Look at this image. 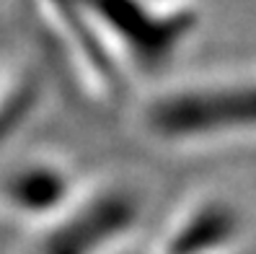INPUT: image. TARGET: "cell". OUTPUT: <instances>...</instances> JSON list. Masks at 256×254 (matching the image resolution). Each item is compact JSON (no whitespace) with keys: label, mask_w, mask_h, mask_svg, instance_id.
<instances>
[{"label":"cell","mask_w":256,"mask_h":254,"mask_svg":"<svg viewBox=\"0 0 256 254\" xmlns=\"http://www.w3.org/2000/svg\"><path fill=\"white\" fill-rule=\"evenodd\" d=\"M34 6L54 37L80 32L88 42L101 29V55L122 57L130 70L158 68L194 24L189 0H34Z\"/></svg>","instance_id":"1"},{"label":"cell","mask_w":256,"mask_h":254,"mask_svg":"<svg viewBox=\"0 0 256 254\" xmlns=\"http://www.w3.org/2000/svg\"><path fill=\"white\" fill-rule=\"evenodd\" d=\"M145 132L171 148L256 140V76H207L158 91L142 109Z\"/></svg>","instance_id":"2"},{"label":"cell","mask_w":256,"mask_h":254,"mask_svg":"<svg viewBox=\"0 0 256 254\" xmlns=\"http://www.w3.org/2000/svg\"><path fill=\"white\" fill-rule=\"evenodd\" d=\"M70 176L52 166V163H42L39 169H24L16 171L3 187V207L10 213H24L28 218L44 215H57L62 202H70Z\"/></svg>","instance_id":"3"}]
</instances>
